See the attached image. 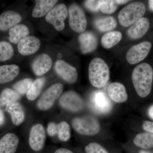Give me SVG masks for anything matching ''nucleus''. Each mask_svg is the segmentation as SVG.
Masks as SVG:
<instances>
[{"label":"nucleus","instance_id":"obj_35","mask_svg":"<svg viewBox=\"0 0 153 153\" xmlns=\"http://www.w3.org/2000/svg\"><path fill=\"white\" fill-rule=\"evenodd\" d=\"M47 131L50 136L53 137L57 134V124L55 123H50L47 126Z\"/></svg>","mask_w":153,"mask_h":153},{"label":"nucleus","instance_id":"obj_2","mask_svg":"<svg viewBox=\"0 0 153 153\" xmlns=\"http://www.w3.org/2000/svg\"><path fill=\"white\" fill-rule=\"evenodd\" d=\"M109 77V68L106 62L99 57L92 59L88 67V78L91 85L98 88L103 87Z\"/></svg>","mask_w":153,"mask_h":153},{"label":"nucleus","instance_id":"obj_19","mask_svg":"<svg viewBox=\"0 0 153 153\" xmlns=\"http://www.w3.org/2000/svg\"><path fill=\"white\" fill-rule=\"evenodd\" d=\"M19 143V138L16 135L6 134L0 140V153H15Z\"/></svg>","mask_w":153,"mask_h":153},{"label":"nucleus","instance_id":"obj_36","mask_svg":"<svg viewBox=\"0 0 153 153\" xmlns=\"http://www.w3.org/2000/svg\"><path fill=\"white\" fill-rule=\"evenodd\" d=\"M143 128L146 131L153 133V122L145 121L143 123Z\"/></svg>","mask_w":153,"mask_h":153},{"label":"nucleus","instance_id":"obj_14","mask_svg":"<svg viewBox=\"0 0 153 153\" xmlns=\"http://www.w3.org/2000/svg\"><path fill=\"white\" fill-rule=\"evenodd\" d=\"M40 39L34 36H28L18 44V50L23 55H30L36 53L41 46Z\"/></svg>","mask_w":153,"mask_h":153},{"label":"nucleus","instance_id":"obj_20","mask_svg":"<svg viewBox=\"0 0 153 153\" xmlns=\"http://www.w3.org/2000/svg\"><path fill=\"white\" fill-rule=\"evenodd\" d=\"M5 111L10 114L12 122L15 125H20L25 120V111L19 102H15L7 105Z\"/></svg>","mask_w":153,"mask_h":153},{"label":"nucleus","instance_id":"obj_18","mask_svg":"<svg viewBox=\"0 0 153 153\" xmlns=\"http://www.w3.org/2000/svg\"><path fill=\"white\" fill-rule=\"evenodd\" d=\"M107 91L111 99L117 103L125 102L128 98L125 87L120 82L110 83L108 87Z\"/></svg>","mask_w":153,"mask_h":153},{"label":"nucleus","instance_id":"obj_40","mask_svg":"<svg viewBox=\"0 0 153 153\" xmlns=\"http://www.w3.org/2000/svg\"><path fill=\"white\" fill-rule=\"evenodd\" d=\"M116 1L118 5L123 4L129 1H126V0H116Z\"/></svg>","mask_w":153,"mask_h":153},{"label":"nucleus","instance_id":"obj_7","mask_svg":"<svg viewBox=\"0 0 153 153\" xmlns=\"http://www.w3.org/2000/svg\"><path fill=\"white\" fill-rule=\"evenodd\" d=\"M63 90V86L61 83L51 85L38 100L37 103L38 108L41 110H47L51 108L61 95Z\"/></svg>","mask_w":153,"mask_h":153},{"label":"nucleus","instance_id":"obj_39","mask_svg":"<svg viewBox=\"0 0 153 153\" xmlns=\"http://www.w3.org/2000/svg\"><path fill=\"white\" fill-rule=\"evenodd\" d=\"M148 113L149 117L153 120V105H151L148 109Z\"/></svg>","mask_w":153,"mask_h":153},{"label":"nucleus","instance_id":"obj_8","mask_svg":"<svg viewBox=\"0 0 153 153\" xmlns=\"http://www.w3.org/2000/svg\"><path fill=\"white\" fill-rule=\"evenodd\" d=\"M68 16L67 7L63 4H59L51 10L46 16V21L53 25L55 30L61 31L65 27L64 21Z\"/></svg>","mask_w":153,"mask_h":153},{"label":"nucleus","instance_id":"obj_27","mask_svg":"<svg viewBox=\"0 0 153 153\" xmlns=\"http://www.w3.org/2000/svg\"><path fill=\"white\" fill-rule=\"evenodd\" d=\"M21 98V95L14 89L6 88L0 94V107L17 102Z\"/></svg>","mask_w":153,"mask_h":153},{"label":"nucleus","instance_id":"obj_33","mask_svg":"<svg viewBox=\"0 0 153 153\" xmlns=\"http://www.w3.org/2000/svg\"><path fill=\"white\" fill-rule=\"evenodd\" d=\"M85 153H111L106 148L97 143L92 142L85 148Z\"/></svg>","mask_w":153,"mask_h":153},{"label":"nucleus","instance_id":"obj_9","mask_svg":"<svg viewBox=\"0 0 153 153\" xmlns=\"http://www.w3.org/2000/svg\"><path fill=\"white\" fill-rule=\"evenodd\" d=\"M59 103L64 109L74 112L80 111L84 106L81 97L73 91H68L63 94L60 97Z\"/></svg>","mask_w":153,"mask_h":153},{"label":"nucleus","instance_id":"obj_13","mask_svg":"<svg viewBox=\"0 0 153 153\" xmlns=\"http://www.w3.org/2000/svg\"><path fill=\"white\" fill-rule=\"evenodd\" d=\"M22 17L18 12L7 10L0 15V31L10 30L22 21Z\"/></svg>","mask_w":153,"mask_h":153},{"label":"nucleus","instance_id":"obj_1","mask_svg":"<svg viewBox=\"0 0 153 153\" xmlns=\"http://www.w3.org/2000/svg\"><path fill=\"white\" fill-rule=\"evenodd\" d=\"M132 80L137 94L140 97L148 96L152 91L153 69L148 63H140L133 71Z\"/></svg>","mask_w":153,"mask_h":153},{"label":"nucleus","instance_id":"obj_42","mask_svg":"<svg viewBox=\"0 0 153 153\" xmlns=\"http://www.w3.org/2000/svg\"><path fill=\"white\" fill-rule=\"evenodd\" d=\"M138 153H153V152L148 150L141 149L139 151Z\"/></svg>","mask_w":153,"mask_h":153},{"label":"nucleus","instance_id":"obj_6","mask_svg":"<svg viewBox=\"0 0 153 153\" xmlns=\"http://www.w3.org/2000/svg\"><path fill=\"white\" fill-rule=\"evenodd\" d=\"M69 26L71 30L77 33H82L87 27V20L85 13L80 6L73 4L68 8Z\"/></svg>","mask_w":153,"mask_h":153},{"label":"nucleus","instance_id":"obj_15","mask_svg":"<svg viewBox=\"0 0 153 153\" xmlns=\"http://www.w3.org/2000/svg\"><path fill=\"white\" fill-rule=\"evenodd\" d=\"M78 41L80 48L83 54H88L93 52L97 48L98 39L93 33L89 31L83 32L79 35Z\"/></svg>","mask_w":153,"mask_h":153},{"label":"nucleus","instance_id":"obj_16","mask_svg":"<svg viewBox=\"0 0 153 153\" xmlns=\"http://www.w3.org/2000/svg\"><path fill=\"white\" fill-rule=\"evenodd\" d=\"M150 27L149 19L142 18L134 23L127 31L128 36L132 39H138L144 36Z\"/></svg>","mask_w":153,"mask_h":153},{"label":"nucleus","instance_id":"obj_12","mask_svg":"<svg viewBox=\"0 0 153 153\" xmlns=\"http://www.w3.org/2000/svg\"><path fill=\"white\" fill-rule=\"evenodd\" d=\"M55 68L58 75L66 82L73 83L77 80L78 73L76 68L64 60H57Z\"/></svg>","mask_w":153,"mask_h":153},{"label":"nucleus","instance_id":"obj_31","mask_svg":"<svg viewBox=\"0 0 153 153\" xmlns=\"http://www.w3.org/2000/svg\"><path fill=\"white\" fill-rule=\"evenodd\" d=\"M118 5L116 1L101 0L99 1V10L102 13L111 14L114 13L117 8Z\"/></svg>","mask_w":153,"mask_h":153},{"label":"nucleus","instance_id":"obj_10","mask_svg":"<svg viewBox=\"0 0 153 153\" xmlns=\"http://www.w3.org/2000/svg\"><path fill=\"white\" fill-rule=\"evenodd\" d=\"M152 47L151 42L147 41L134 45L127 52V61L132 65L139 63L147 56Z\"/></svg>","mask_w":153,"mask_h":153},{"label":"nucleus","instance_id":"obj_41","mask_svg":"<svg viewBox=\"0 0 153 153\" xmlns=\"http://www.w3.org/2000/svg\"><path fill=\"white\" fill-rule=\"evenodd\" d=\"M149 4L150 9L151 10L153 11V0L149 1Z\"/></svg>","mask_w":153,"mask_h":153},{"label":"nucleus","instance_id":"obj_24","mask_svg":"<svg viewBox=\"0 0 153 153\" xmlns=\"http://www.w3.org/2000/svg\"><path fill=\"white\" fill-rule=\"evenodd\" d=\"M94 26L99 31L106 32L111 31L116 27V20L112 16L100 17L95 19Z\"/></svg>","mask_w":153,"mask_h":153},{"label":"nucleus","instance_id":"obj_25","mask_svg":"<svg viewBox=\"0 0 153 153\" xmlns=\"http://www.w3.org/2000/svg\"><path fill=\"white\" fill-rule=\"evenodd\" d=\"M134 145L142 149L153 148V133H142L137 134L133 140Z\"/></svg>","mask_w":153,"mask_h":153},{"label":"nucleus","instance_id":"obj_4","mask_svg":"<svg viewBox=\"0 0 153 153\" xmlns=\"http://www.w3.org/2000/svg\"><path fill=\"white\" fill-rule=\"evenodd\" d=\"M72 126L77 133L83 135H94L98 134L100 130L98 120L91 115L75 118L72 121Z\"/></svg>","mask_w":153,"mask_h":153},{"label":"nucleus","instance_id":"obj_37","mask_svg":"<svg viewBox=\"0 0 153 153\" xmlns=\"http://www.w3.org/2000/svg\"><path fill=\"white\" fill-rule=\"evenodd\" d=\"M55 153H74L72 151L65 148H60L55 151Z\"/></svg>","mask_w":153,"mask_h":153},{"label":"nucleus","instance_id":"obj_34","mask_svg":"<svg viewBox=\"0 0 153 153\" xmlns=\"http://www.w3.org/2000/svg\"><path fill=\"white\" fill-rule=\"evenodd\" d=\"M85 7L89 11L94 13L98 12L99 10V1L95 0H88L84 2Z\"/></svg>","mask_w":153,"mask_h":153},{"label":"nucleus","instance_id":"obj_26","mask_svg":"<svg viewBox=\"0 0 153 153\" xmlns=\"http://www.w3.org/2000/svg\"><path fill=\"white\" fill-rule=\"evenodd\" d=\"M122 38V34L119 31H112L105 34L101 38L102 47L109 49L118 44Z\"/></svg>","mask_w":153,"mask_h":153},{"label":"nucleus","instance_id":"obj_28","mask_svg":"<svg viewBox=\"0 0 153 153\" xmlns=\"http://www.w3.org/2000/svg\"><path fill=\"white\" fill-rule=\"evenodd\" d=\"M45 82L46 79L44 77L38 78L33 82L27 93V97L29 100L33 101L37 98L41 93Z\"/></svg>","mask_w":153,"mask_h":153},{"label":"nucleus","instance_id":"obj_30","mask_svg":"<svg viewBox=\"0 0 153 153\" xmlns=\"http://www.w3.org/2000/svg\"><path fill=\"white\" fill-rule=\"evenodd\" d=\"M60 140L66 142L71 137V131L69 124L66 121H62L57 124V134Z\"/></svg>","mask_w":153,"mask_h":153},{"label":"nucleus","instance_id":"obj_11","mask_svg":"<svg viewBox=\"0 0 153 153\" xmlns=\"http://www.w3.org/2000/svg\"><path fill=\"white\" fill-rule=\"evenodd\" d=\"M46 137L45 129L42 125L37 124L33 126L30 130L29 135L30 147L35 151L41 150L44 147Z\"/></svg>","mask_w":153,"mask_h":153},{"label":"nucleus","instance_id":"obj_38","mask_svg":"<svg viewBox=\"0 0 153 153\" xmlns=\"http://www.w3.org/2000/svg\"><path fill=\"white\" fill-rule=\"evenodd\" d=\"M5 122V116L4 111L0 108V126L2 125Z\"/></svg>","mask_w":153,"mask_h":153},{"label":"nucleus","instance_id":"obj_17","mask_svg":"<svg viewBox=\"0 0 153 153\" xmlns=\"http://www.w3.org/2000/svg\"><path fill=\"white\" fill-rule=\"evenodd\" d=\"M52 65V60L47 54L43 53L38 55L32 65L33 72L37 76H41L50 70Z\"/></svg>","mask_w":153,"mask_h":153},{"label":"nucleus","instance_id":"obj_5","mask_svg":"<svg viewBox=\"0 0 153 153\" xmlns=\"http://www.w3.org/2000/svg\"><path fill=\"white\" fill-rule=\"evenodd\" d=\"M89 105L96 113L105 114L112 108V102L106 93L102 91H96L91 93L89 98Z\"/></svg>","mask_w":153,"mask_h":153},{"label":"nucleus","instance_id":"obj_21","mask_svg":"<svg viewBox=\"0 0 153 153\" xmlns=\"http://www.w3.org/2000/svg\"><path fill=\"white\" fill-rule=\"evenodd\" d=\"M20 68L15 64L0 66V84H4L13 80L19 74Z\"/></svg>","mask_w":153,"mask_h":153},{"label":"nucleus","instance_id":"obj_32","mask_svg":"<svg viewBox=\"0 0 153 153\" xmlns=\"http://www.w3.org/2000/svg\"><path fill=\"white\" fill-rule=\"evenodd\" d=\"M33 82V79L25 78L16 82L13 86V88L19 94H24L27 93Z\"/></svg>","mask_w":153,"mask_h":153},{"label":"nucleus","instance_id":"obj_3","mask_svg":"<svg viewBox=\"0 0 153 153\" xmlns=\"http://www.w3.org/2000/svg\"><path fill=\"white\" fill-rule=\"evenodd\" d=\"M146 7L141 2H134L126 6L120 12L118 20L121 26L128 27L143 18Z\"/></svg>","mask_w":153,"mask_h":153},{"label":"nucleus","instance_id":"obj_22","mask_svg":"<svg viewBox=\"0 0 153 153\" xmlns=\"http://www.w3.org/2000/svg\"><path fill=\"white\" fill-rule=\"evenodd\" d=\"M36 5L32 13L34 18H40L45 16L51 10L58 1L57 0H36Z\"/></svg>","mask_w":153,"mask_h":153},{"label":"nucleus","instance_id":"obj_23","mask_svg":"<svg viewBox=\"0 0 153 153\" xmlns=\"http://www.w3.org/2000/svg\"><path fill=\"white\" fill-rule=\"evenodd\" d=\"M30 34L29 28L25 25L20 24L15 26L9 31V40L13 44L19 42L28 37Z\"/></svg>","mask_w":153,"mask_h":153},{"label":"nucleus","instance_id":"obj_29","mask_svg":"<svg viewBox=\"0 0 153 153\" xmlns=\"http://www.w3.org/2000/svg\"><path fill=\"white\" fill-rule=\"evenodd\" d=\"M14 54L13 47L10 43L5 41H0V62L10 60Z\"/></svg>","mask_w":153,"mask_h":153}]
</instances>
